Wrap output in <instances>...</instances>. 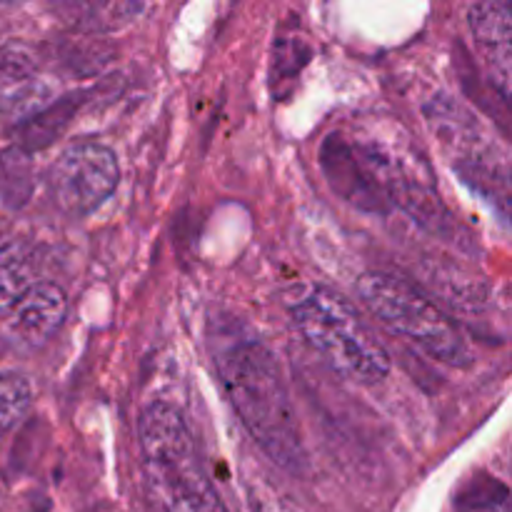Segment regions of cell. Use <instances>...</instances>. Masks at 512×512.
<instances>
[{"instance_id":"6da1fadb","label":"cell","mask_w":512,"mask_h":512,"mask_svg":"<svg viewBox=\"0 0 512 512\" xmlns=\"http://www.w3.org/2000/svg\"><path fill=\"white\" fill-rule=\"evenodd\" d=\"M215 370L258 448L285 473H305L308 450L273 350L255 335H233L215 348Z\"/></svg>"},{"instance_id":"7a4b0ae2","label":"cell","mask_w":512,"mask_h":512,"mask_svg":"<svg viewBox=\"0 0 512 512\" xmlns=\"http://www.w3.org/2000/svg\"><path fill=\"white\" fill-rule=\"evenodd\" d=\"M138 443L155 512H228L203 468L183 415L168 403L140 413Z\"/></svg>"},{"instance_id":"3957f363","label":"cell","mask_w":512,"mask_h":512,"mask_svg":"<svg viewBox=\"0 0 512 512\" xmlns=\"http://www.w3.org/2000/svg\"><path fill=\"white\" fill-rule=\"evenodd\" d=\"M295 328L330 368L360 385L388 378L390 358L348 300L330 288H313L293 308Z\"/></svg>"},{"instance_id":"277c9868","label":"cell","mask_w":512,"mask_h":512,"mask_svg":"<svg viewBox=\"0 0 512 512\" xmlns=\"http://www.w3.org/2000/svg\"><path fill=\"white\" fill-rule=\"evenodd\" d=\"M358 298L365 308L375 315L393 333L413 340L415 345L428 355L438 358L440 363L453 368H470L473 353L460 335V330L450 323L448 315L440 313L425 295H420L413 285L388 273H365L360 275Z\"/></svg>"},{"instance_id":"5b68a950","label":"cell","mask_w":512,"mask_h":512,"mask_svg":"<svg viewBox=\"0 0 512 512\" xmlns=\"http://www.w3.org/2000/svg\"><path fill=\"white\" fill-rule=\"evenodd\" d=\"M120 168L115 153L95 140L68 145L50 170V190L68 215H88L115 193Z\"/></svg>"},{"instance_id":"8992f818","label":"cell","mask_w":512,"mask_h":512,"mask_svg":"<svg viewBox=\"0 0 512 512\" xmlns=\"http://www.w3.org/2000/svg\"><path fill=\"white\" fill-rule=\"evenodd\" d=\"M468 23L493 85L503 93V98H508L512 75V8L503 0L475 3L468 10Z\"/></svg>"},{"instance_id":"52a82bcc","label":"cell","mask_w":512,"mask_h":512,"mask_svg":"<svg viewBox=\"0 0 512 512\" xmlns=\"http://www.w3.org/2000/svg\"><path fill=\"white\" fill-rule=\"evenodd\" d=\"M68 315V298L55 283H33L23 298L5 313L8 330L25 345L48 343Z\"/></svg>"},{"instance_id":"ba28073f","label":"cell","mask_w":512,"mask_h":512,"mask_svg":"<svg viewBox=\"0 0 512 512\" xmlns=\"http://www.w3.org/2000/svg\"><path fill=\"white\" fill-rule=\"evenodd\" d=\"M80 100L75 95H68V98L58 100L55 105L45 108L43 113L33 115L30 120H25L20 125V143H23L25 150H40L48 148L65 128H68L70 118L78 110Z\"/></svg>"},{"instance_id":"9c48e42d","label":"cell","mask_w":512,"mask_h":512,"mask_svg":"<svg viewBox=\"0 0 512 512\" xmlns=\"http://www.w3.org/2000/svg\"><path fill=\"white\" fill-rule=\"evenodd\" d=\"M33 283L28 253L15 243L0 245V315L8 313Z\"/></svg>"},{"instance_id":"30bf717a","label":"cell","mask_w":512,"mask_h":512,"mask_svg":"<svg viewBox=\"0 0 512 512\" xmlns=\"http://www.w3.org/2000/svg\"><path fill=\"white\" fill-rule=\"evenodd\" d=\"M33 403V388L20 373H0V435L10 433Z\"/></svg>"},{"instance_id":"8fae6325","label":"cell","mask_w":512,"mask_h":512,"mask_svg":"<svg viewBox=\"0 0 512 512\" xmlns=\"http://www.w3.org/2000/svg\"><path fill=\"white\" fill-rule=\"evenodd\" d=\"M250 512H303L295 503H290L285 495H280L268 485H250Z\"/></svg>"},{"instance_id":"7c38bea8","label":"cell","mask_w":512,"mask_h":512,"mask_svg":"<svg viewBox=\"0 0 512 512\" xmlns=\"http://www.w3.org/2000/svg\"><path fill=\"white\" fill-rule=\"evenodd\" d=\"M30 73V58L20 48H0V85L15 83Z\"/></svg>"},{"instance_id":"4fadbf2b","label":"cell","mask_w":512,"mask_h":512,"mask_svg":"<svg viewBox=\"0 0 512 512\" xmlns=\"http://www.w3.org/2000/svg\"><path fill=\"white\" fill-rule=\"evenodd\" d=\"M460 512H510L508 508V498L505 493L500 498H483L475 500V503H468Z\"/></svg>"}]
</instances>
